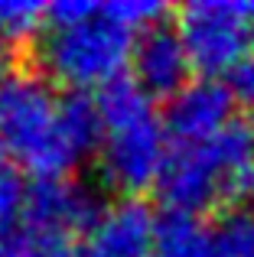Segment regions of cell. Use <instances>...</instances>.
Listing matches in <instances>:
<instances>
[{
  "label": "cell",
  "mask_w": 254,
  "mask_h": 257,
  "mask_svg": "<svg viewBox=\"0 0 254 257\" xmlns=\"http://www.w3.org/2000/svg\"><path fill=\"white\" fill-rule=\"evenodd\" d=\"M153 257H222L218 225L192 212H166L157 218Z\"/></svg>",
  "instance_id": "cell-10"
},
{
  "label": "cell",
  "mask_w": 254,
  "mask_h": 257,
  "mask_svg": "<svg viewBox=\"0 0 254 257\" xmlns=\"http://www.w3.org/2000/svg\"><path fill=\"white\" fill-rule=\"evenodd\" d=\"M176 33L192 69L205 78L231 75L254 52V4L248 0H192L176 13Z\"/></svg>",
  "instance_id": "cell-5"
},
{
  "label": "cell",
  "mask_w": 254,
  "mask_h": 257,
  "mask_svg": "<svg viewBox=\"0 0 254 257\" xmlns=\"http://www.w3.org/2000/svg\"><path fill=\"white\" fill-rule=\"evenodd\" d=\"M7 43H10V39H7L4 26H0V62H4V52H7Z\"/></svg>",
  "instance_id": "cell-15"
},
{
  "label": "cell",
  "mask_w": 254,
  "mask_h": 257,
  "mask_svg": "<svg viewBox=\"0 0 254 257\" xmlns=\"http://www.w3.org/2000/svg\"><path fill=\"white\" fill-rule=\"evenodd\" d=\"M137 36L140 33H134L111 4L56 0L49 4L46 30L36 43L39 72L78 94L101 91L124 78Z\"/></svg>",
  "instance_id": "cell-2"
},
{
  "label": "cell",
  "mask_w": 254,
  "mask_h": 257,
  "mask_svg": "<svg viewBox=\"0 0 254 257\" xmlns=\"http://www.w3.org/2000/svg\"><path fill=\"white\" fill-rule=\"evenodd\" d=\"M157 189L170 212L254 208V114L238 111L209 140L170 144Z\"/></svg>",
  "instance_id": "cell-3"
},
{
  "label": "cell",
  "mask_w": 254,
  "mask_h": 257,
  "mask_svg": "<svg viewBox=\"0 0 254 257\" xmlns=\"http://www.w3.org/2000/svg\"><path fill=\"white\" fill-rule=\"evenodd\" d=\"M46 13H49V4H36V0H4V4H0V26H4L7 39L39 36V33L46 30Z\"/></svg>",
  "instance_id": "cell-12"
},
{
  "label": "cell",
  "mask_w": 254,
  "mask_h": 257,
  "mask_svg": "<svg viewBox=\"0 0 254 257\" xmlns=\"http://www.w3.org/2000/svg\"><path fill=\"white\" fill-rule=\"evenodd\" d=\"M222 257H254V208H231L218 221Z\"/></svg>",
  "instance_id": "cell-13"
},
{
  "label": "cell",
  "mask_w": 254,
  "mask_h": 257,
  "mask_svg": "<svg viewBox=\"0 0 254 257\" xmlns=\"http://www.w3.org/2000/svg\"><path fill=\"white\" fill-rule=\"evenodd\" d=\"M157 215L140 199L127 195L101 205L78 241V257H153Z\"/></svg>",
  "instance_id": "cell-7"
},
{
  "label": "cell",
  "mask_w": 254,
  "mask_h": 257,
  "mask_svg": "<svg viewBox=\"0 0 254 257\" xmlns=\"http://www.w3.org/2000/svg\"><path fill=\"white\" fill-rule=\"evenodd\" d=\"M189 52H186L176 26L157 23L137 36L131 56V78L150 98H160V94L173 98L176 91H183L189 85Z\"/></svg>",
  "instance_id": "cell-9"
},
{
  "label": "cell",
  "mask_w": 254,
  "mask_h": 257,
  "mask_svg": "<svg viewBox=\"0 0 254 257\" xmlns=\"http://www.w3.org/2000/svg\"><path fill=\"white\" fill-rule=\"evenodd\" d=\"M238 114L231 88L218 78H196L176 91L166 104V134L170 144H199L209 140Z\"/></svg>",
  "instance_id": "cell-8"
},
{
  "label": "cell",
  "mask_w": 254,
  "mask_h": 257,
  "mask_svg": "<svg viewBox=\"0 0 254 257\" xmlns=\"http://www.w3.org/2000/svg\"><path fill=\"white\" fill-rule=\"evenodd\" d=\"M98 212L101 205L85 182H75L69 176L39 179L30 189L20 218L30 257H78V241Z\"/></svg>",
  "instance_id": "cell-6"
},
{
  "label": "cell",
  "mask_w": 254,
  "mask_h": 257,
  "mask_svg": "<svg viewBox=\"0 0 254 257\" xmlns=\"http://www.w3.org/2000/svg\"><path fill=\"white\" fill-rule=\"evenodd\" d=\"M0 257H30V244H26V234L20 221L0 228Z\"/></svg>",
  "instance_id": "cell-14"
},
{
  "label": "cell",
  "mask_w": 254,
  "mask_h": 257,
  "mask_svg": "<svg viewBox=\"0 0 254 257\" xmlns=\"http://www.w3.org/2000/svg\"><path fill=\"white\" fill-rule=\"evenodd\" d=\"M30 189L33 186H26V173L20 170L10 157L0 153V228L17 225V221L23 218Z\"/></svg>",
  "instance_id": "cell-11"
},
{
  "label": "cell",
  "mask_w": 254,
  "mask_h": 257,
  "mask_svg": "<svg viewBox=\"0 0 254 257\" xmlns=\"http://www.w3.org/2000/svg\"><path fill=\"white\" fill-rule=\"evenodd\" d=\"M251 59H254V52H251Z\"/></svg>",
  "instance_id": "cell-16"
},
{
  "label": "cell",
  "mask_w": 254,
  "mask_h": 257,
  "mask_svg": "<svg viewBox=\"0 0 254 257\" xmlns=\"http://www.w3.org/2000/svg\"><path fill=\"white\" fill-rule=\"evenodd\" d=\"M101 117L95 98L59 91L39 69L0 72V153L23 173L59 179L98 153Z\"/></svg>",
  "instance_id": "cell-1"
},
{
  "label": "cell",
  "mask_w": 254,
  "mask_h": 257,
  "mask_svg": "<svg viewBox=\"0 0 254 257\" xmlns=\"http://www.w3.org/2000/svg\"><path fill=\"white\" fill-rule=\"evenodd\" d=\"M95 104L101 117V176L127 195L157 186L170 157V134L163 114L157 111V101L124 75L114 85L101 88Z\"/></svg>",
  "instance_id": "cell-4"
}]
</instances>
